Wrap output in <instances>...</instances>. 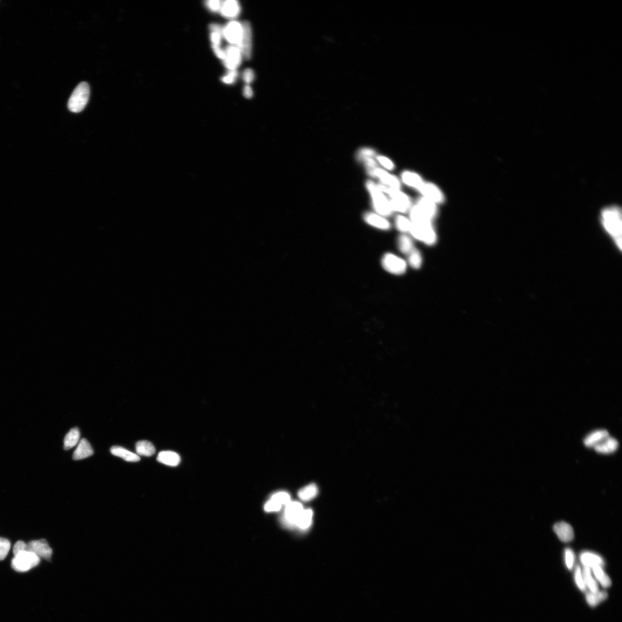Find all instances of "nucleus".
<instances>
[{
	"label": "nucleus",
	"instance_id": "obj_47",
	"mask_svg": "<svg viewBox=\"0 0 622 622\" xmlns=\"http://www.w3.org/2000/svg\"><path fill=\"white\" fill-rule=\"evenodd\" d=\"M212 48H213L214 53L217 57L222 59V60L225 58V53L224 50H222L219 46L213 45V44H212Z\"/></svg>",
	"mask_w": 622,
	"mask_h": 622
},
{
	"label": "nucleus",
	"instance_id": "obj_44",
	"mask_svg": "<svg viewBox=\"0 0 622 622\" xmlns=\"http://www.w3.org/2000/svg\"><path fill=\"white\" fill-rule=\"evenodd\" d=\"M254 73L253 72V70L251 69H245L243 73V79L245 83H250L254 80Z\"/></svg>",
	"mask_w": 622,
	"mask_h": 622
},
{
	"label": "nucleus",
	"instance_id": "obj_42",
	"mask_svg": "<svg viewBox=\"0 0 622 622\" xmlns=\"http://www.w3.org/2000/svg\"><path fill=\"white\" fill-rule=\"evenodd\" d=\"M223 2V1H220V0H210V1L206 2L207 8L213 12L220 10Z\"/></svg>",
	"mask_w": 622,
	"mask_h": 622
},
{
	"label": "nucleus",
	"instance_id": "obj_49",
	"mask_svg": "<svg viewBox=\"0 0 622 622\" xmlns=\"http://www.w3.org/2000/svg\"><path fill=\"white\" fill-rule=\"evenodd\" d=\"M243 95L245 98L249 99L251 98L253 96V91L252 89L249 85H246L244 88Z\"/></svg>",
	"mask_w": 622,
	"mask_h": 622
},
{
	"label": "nucleus",
	"instance_id": "obj_50",
	"mask_svg": "<svg viewBox=\"0 0 622 622\" xmlns=\"http://www.w3.org/2000/svg\"><path fill=\"white\" fill-rule=\"evenodd\" d=\"M221 80L223 83L226 84H232L234 81V80H235V78L230 76L228 74V75L222 77Z\"/></svg>",
	"mask_w": 622,
	"mask_h": 622
},
{
	"label": "nucleus",
	"instance_id": "obj_40",
	"mask_svg": "<svg viewBox=\"0 0 622 622\" xmlns=\"http://www.w3.org/2000/svg\"><path fill=\"white\" fill-rule=\"evenodd\" d=\"M565 560L566 565L569 570H572L575 564V556L572 550L569 548L565 550Z\"/></svg>",
	"mask_w": 622,
	"mask_h": 622
},
{
	"label": "nucleus",
	"instance_id": "obj_7",
	"mask_svg": "<svg viewBox=\"0 0 622 622\" xmlns=\"http://www.w3.org/2000/svg\"><path fill=\"white\" fill-rule=\"evenodd\" d=\"M382 263L384 269L395 275L403 274L407 269V263L405 260L390 253L384 255Z\"/></svg>",
	"mask_w": 622,
	"mask_h": 622
},
{
	"label": "nucleus",
	"instance_id": "obj_23",
	"mask_svg": "<svg viewBox=\"0 0 622 622\" xmlns=\"http://www.w3.org/2000/svg\"><path fill=\"white\" fill-rule=\"evenodd\" d=\"M110 451L113 455L120 457L129 462H137L140 460V456L137 454L130 452L121 446H114L111 448Z\"/></svg>",
	"mask_w": 622,
	"mask_h": 622
},
{
	"label": "nucleus",
	"instance_id": "obj_33",
	"mask_svg": "<svg viewBox=\"0 0 622 622\" xmlns=\"http://www.w3.org/2000/svg\"><path fill=\"white\" fill-rule=\"evenodd\" d=\"M398 247L400 251L404 254H409L414 248H413V243L409 236L407 235H401L398 239Z\"/></svg>",
	"mask_w": 622,
	"mask_h": 622
},
{
	"label": "nucleus",
	"instance_id": "obj_39",
	"mask_svg": "<svg viewBox=\"0 0 622 622\" xmlns=\"http://www.w3.org/2000/svg\"><path fill=\"white\" fill-rule=\"evenodd\" d=\"M282 507V505L279 504L277 501H275L273 499L270 498L266 504L264 505V509L267 512H278L280 511Z\"/></svg>",
	"mask_w": 622,
	"mask_h": 622
},
{
	"label": "nucleus",
	"instance_id": "obj_12",
	"mask_svg": "<svg viewBox=\"0 0 622 622\" xmlns=\"http://www.w3.org/2000/svg\"><path fill=\"white\" fill-rule=\"evenodd\" d=\"M303 505L298 502L290 501L286 505L284 521L286 525L290 527H296L298 519L303 511Z\"/></svg>",
	"mask_w": 622,
	"mask_h": 622
},
{
	"label": "nucleus",
	"instance_id": "obj_30",
	"mask_svg": "<svg viewBox=\"0 0 622 622\" xmlns=\"http://www.w3.org/2000/svg\"><path fill=\"white\" fill-rule=\"evenodd\" d=\"M608 597V594L606 591H598L597 592H591L587 595V601L588 604L592 607H595L599 604Z\"/></svg>",
	"mask_w": 622,
	"mask_h": 622
},
{
	"label": "nucleus",
	"instance_id": "obj_2",
	"mask_svg": "<svg viewBox=\"0 0 622 622\" xmlns=\"http://www.w3.org/2000/svg\"><path fill=\"white\" fill-rule=\"evenodd\" d=\"M367 189L370 193L372 200V203L375 210L378 212L379 214L384 216H389L393 213L392 208H391L390 201L387 199V197L384 195L383 193L379 189L378 185L372 181H368L366 184Z\"/></svg>",
	"mask_w": 622,
	"mask_h": 622
},
{
	"label": "nucleus",
	"instance_id": "obj_31",
	"mask_svg": "<svg viewBox=\"0 0 622 622\" xmlns=\"http://www.w3.org/2000/svg\"><path fill=\"white\" fill-rule=\"evenodd\" d=\"M583 575L585 584L589 588L591 592H597L599 591L598 585L593 578L592 575L591 570L589 568L584 567L583 569Z\"/></svg>",
	"mask_w": 622,
	"mask_h": 622
},
{
	"label": "nucleus",
	"instance_id": "obj_36",
	"mask_svg": "<svg viewBox=\"0 0 622 622\" xmlns=\"http://www.w3.org/2000/svg\"><path fill=\"white\" fill-rule=\"evenodd\" d=\"M10 548V543L8 539L0 537V561L6 557Z\"/></svg>",
	"mask_w": 622,
	"mask_h": 622
},
{
	"label": "nucleus",
	"instance_id": "obj_4",
	"mask_svg": "<svg viewBox=\"0 0 622 622\" xmlns=\"http://www.w3.org/2000/svg\"><path fill=\"white\" fill-rule=\"evenodd\" d=\"M90 95V88L86 82H82L74 89L69 99V110L74 113H80L86 106Z\"/></svg>",
	"mask_w": 622,
	"mask_h": 622
},
{
	"label": "nucleus",
	"instance_id": "obj_10",
	"mask_svg": "<svg viewBox=\"0 0 622 622\" xmlns=\"http://www.w3.org/2000/svg\"><path fill=\"white\" fill-rule=\"evenodd\" d=\"M25 550L31 551L39 558H42L48 561L50 560L52 554H53V550L45 539L29 542L26 545Z\"/></svg>",
	"mask_w": 622,
	"mask_h": 622
},
{
	"label": "nucleus",
	"instance_id": "obj_16",
	"mask_svg": "<svg viewBox=\"0 0 622 622\" xmlns=\"http://www.w3.org/2000/svg\"><path fill=\"white\" fill-rule=\"evenodd\" d=\"M580 560L584 567L593 568L596 567H603L605 565L604 560L599 555L590 551H585L581 554Z\"/></svg>",
	"mask_w": 622,
	"mask_h": 622
},
{
	"label": "nucleus",
	"instance_id": "obj_6",
	"mask_svg": "<svg viewBox=\"0 0 622 622\" xmlns=\"http://www.w3.org/2000/svg\"><path fill=\"white\" fill-rule=\"evenodd\" d=\"M40 558L36 554L24 550L14 556L11 562L12 568L18 572H25L38 565Z\"/></svg>",
	"mask_w": 622,
	"mask_h": 622
},
{
	"label": "nucleus",
	"instance_id": "obj_13",
	"mask_svg": "<svg viewBox=\"0 0 622 622\" xmlns=\"http://www.w3.org/2000/svg\"><path fill=\"white\" fill-rule=\"evenodd\" d=\"M224 51L225 57L222 60L223 64L229 70H236L241 62L242 55L239 48L231 45L227 46Z\"/></svg>",
	"mask_w": 622,
	"mask_h": 622
},
{
	"label": "nucleus",
	"instance_id": "obj_8",
	"mask_svg": "<svg viewBox=\"0 0 622 622\" xmlns=\"http://www.w3.org/2000/svg\"><path fill=\"white\" fill-rule=\"evenodd\" d=\"M243 36V28L241 24L237 21H231L223 28V37L232 45L239 47Z\"/></svg>",
	"mask_w": 622,
	"mask_h": 622
},
{
	"label": "nucleus",
	"instance_id": "obj_21",
	"mask_svg": "<svg viewBox=\"0 0 622 622\" xmlns=\"http://www.w3.org/2000/svg\"><path fill=\"white\" fill-rule=\"evenodd\" d=\"M416 206L421 209L428 217L431 220L436 217L437 214V208L436 204L432 202L431 201L428 200L424 197L420 198L417 202Z\"/></svg>",
	"mask_w": 622,
	"mask_h": 622
},
{
	"label": "nucleus",
	"instance_id": "obj_1",
	"mask_svg": "<svg viewBox=\"0 0 622 622\" xmlns=\"http://www.w3.org/2000/svg\"><path fill=\"white\" fill-rule=\"evenodd\" d=\"M601 221L606 231L620 249L622 248V212L616 206L605 207L601 211Z\"/></svg>",
	"mask_w": 622,
	"mask_h": 622
},
{
	"label": "nucleus",
	"instance_id": "obj_35",
	"mask_svg": "<svg viewBox=\"0 0 622 622\" xmlns=\"http://www.w3.org/2000/svg\"><path fill=\"white\" fill-rule=\"evenodd\" d=\"M396 226L400 231L402 232H410L412 222L407 217L402 215H398L396 219Z\"/></svg>",
	"mask_w": 622,
	"mask_h": 622
},
{
	"label": "nucleus",
	"instance_id": "obj_22",
	"mask_svg": "<svg viewBox=\"0 0 622 622\" xmlns=\"http://www.w3.org/2000/svg\"><path fill=\"white\" fill-rule=\"evenodd\" d=\"M157 460L159 462L169 465V466H177L181 462V457L176 452L167 450L159 453Z\"/></svg>",
	"mask_w": 622,
	"mask_h": 622
},
{
	"label": "nucleus",
	"instance_id": "obj_28",
	"mask_svg": "<svg viewBox=\"0 0 622 622\" xmlns=\"http://www.w3.org/2000/svg\"><path fill=\"white\" fill-rule=\"evenodd\" d=\"M313 512L311 509H304L299 518L298 519L296 527L301 530H307L311 526L312 521Z\"/></svg>",
	"mask_w": 622,
	"mask_h": 622
},
{
	"label": "nucleus",
	"instance_id": "obj_15",
	"mask_svg": "<svg viewBox=\"0 0 622 622\" xmlns=\"http://www.w3.org/2000/svg\"><path fill=\"white\" fill-rule=\"evenodd\" d=\"M554 531L562 542H570L574 538L575 534L573 528L571 525L564 521L555 524Z\"/></svg>",
	"mask_w": 622,
	"mask_h": 622
},
{
	"label": "nucleus",
	"instance_id": "obj_9",
	"mask_svg": "<svg viewBox=\"0 0 622 622\" xmlns=\"http://www.w3.org/2000/svg\"><path fill=\"white\" fill-rule=\"evenodd\" d=\"M243 28V36L239 47L242 56L248 60L251 57L252 53V29L250 23L248 21L242 22Z\"/></svg>",
	"mask_w": 622,
	"mask_h": 622
},
{
	"label": "nucleus",
	"instance_id": "obj_34",
	"mask_svg": "<svg viewBox=\"0 0 622 622\" xmlns=\"http://www.w3.org/2000/svg\"><path fill=\"white\" fill-rule=\"evenodd\" d=\"M409 263L414 269H419L422 265V257L416 249H413L409 254Z\"/></svg>",
	"mask_w": 622,
	"mask_h": 622
},
{
	"label": "nucleus",
	"instance_id": "obj_48",
	"mask_svg": "<svg viewBox=\"0 0 622 622\" xmlns=\"http://www.w3.org/2000/svg\"><path fill=\"white\" fill-rule=\"evenodd\" d=\"M209 29L211 32L218 33L223 37V28L221 26L218 24H210Z\"/></svg>",
	"mask_w": 622,
	"mask_h": 622
},
{
	"label": "nucleus",
	"instance_id": "obj_26",
	"mask_svg": "<svg viewBox=\"0 0 622 622\" xmlns=\"http://www.w3.org/2000/svg\"><path fill=\"white\" fill-rule=\"evenodd\" d=\"M136 452L138 455L150 457L154 455L156 449L152 443L148 441H140L136 445Z\"/></svg>",
	"mask_w": 622,
	"mask_h": 622
},
{
	"label": "nucleus",
	"instance_id": "obj_20",
	"mask_svg": "<svg viewBox=\"0 0 622 622\" xmlns=\"http://www.w3.org/2000/svg\"><path fill=\"white\" fill-rule=\"evenodd\" d=\"M364 219L369 224L379 229L388 230L391 224L386 219L381 215L373 213H367L364 215Z\"/></svg>",
	"mask_w": 622,
	"mask_h": 622
},
{
	"label": "nucleus",
	"instance_id": "obj_37",
	"mask_svg": "<svg viewBox=\"0 0 622 622\" xmlns=\"http://www.w3.org/2000/svg\"><path fill=\"white\" fill-rule=\"evenodd\" d=\"M271 498L277 501L282 506H286V505H288L290 501H291V500H290V495L288 493L284 492V491H281V492H278L273 494L272 495Z\"/></svg>",
	"mask_w": 622,
	"mask_h": 622
},
{
	"label": "nucleus",
	"instance_id": "obj_38",
	"mask_svg": "<svg viewBox=\"0 0 622 622\" xmlns=\"http://www.w3.org/2000/svg\"><path fill=\"white\" fill-rule=\"evenodd\" d=\"M576 583L577 586L579 587L580 590L584 591L586 590V584H585L583 572L580 566H577L575 573Z\"/></svg>",
	"mask_w": 622,
	"mask_h": 622
},
{
	"label": "nucleus",
	"instance_id": "obj_24",
	"mask_svg": "<svg viewBox=\"0 0 622 622\" xmlns=\"http://www.w3.org/2000/svg\"><path fill=\"white\" fill-rule=\"evenodd\" d=\"M609 436V432L606 430H596L585 438L584 444L587 447H594Z\"/></svg>",
	"mask_w": 622,
	"mask_h": 622
},
{
	"label": "nucleus",
	"instance_id": "obj_29",
	"mask_svg": "<svg viewBox=\"0 0 622 622\" xmlns=\"http://www.w3.org/2000/svg\"><path fill=\"white\" fill-rule=\"evenodd\" d=\"M318 494V489L317 486L315 484H311L310 485L303 488L299 491V497L301 500L303 501H309L314 499Z\"/></svg>",
	"mask_w": 622,
	"mask_h": 622
},
{
	"label": "nucleus",
	"instance_id": "obj_11",
	"mask_svg": "<svg viewBox=\"0 0 622 622\" xmlns=\"http://www.w3.org/2000/svg\"><path fill=\"white\" fill-rule=\"evenodd\" d=\"M367 171L370 176L379 178L381 181L382 185L391 189H400L401 183L399 180L396 177L386 172V171L378 167Z\"/></svg>",
	"mask_w": 622,
	"mask_h": 622
},
{
	"label": "nucleus",
	"instance_id": "obj_45",
	"mask_svg": "<svg viewBox=\"0 0 622 622\" xmlns=\"http://www.w3.org/2000/svg\"><path fill=\"white\" fill-rule=\"evenodd\" d=\"M26 545H27V544L23 541L17 542L13 547L14 556H16V555L21 552V551L25 550Z\"/></svg>",
	"mask_w": 622,
	"mask_h": 622
},
{
	"label": "nucleus",
	"instance_id": "obj_25",
	"mask_svg": "<svg viewBox=\"0 0 622 622\" xmlns=\"http://www.w3.org/2000/svg\"><path fill=\"white\" fill-rule=\"evenodd\" d=\"M402 180L406 185L418 191L424 183L419 175L411 171H405L402 175Z\"/></svg>",
	"mask_w": 622,
	"mask_h": 622
},
{
	"label": "nucleus",
	"instance_id": "obj_5",
	"mask_svg": "<svg viewBox=\"0 0 622 622\" xmlns=\"http://www.w3.org/2000/svg\"><path fill=\"white\" fill-rule=\"evenodd\" d=\"M410 232L416 239L427 245H433L437 240L431 222H412Z\"/></svg>",
	"mask_w": 622,
	"mask_h": 622
},
{
	"label": "nucleus",
	"instance_id": "obj_41",
	"mask_svg": "<svg viewBox=\"0 0 622 622\" xmlns=\"http://www.w3.org/2000/svg\"><path fill=\"white\" fill-rule=\"evenodd\" d=\"M375 155V152L370 148H364L361 150L357 155V158L361 161L369 158H373Z\"/></svg>",
	"mask_w": 622,
	"mask_h": 622
},
{
	"label": "nucleus",
	"instance_id": "obj_3",
	"mask_svg": "<svg viewBox=\"0 0 622 622\" xmlns=\"http://www.w3.org/2000/svg\"><path fill=\"white\" fill-rule=\"evenodd\" d=\"M382 192H385L390 197V203L393 211L406 213L411 210L412 202L406 194L400 190L391 189L382 184L378 185Z\"/></svg>",
	"mask_w": 622,
	"mask_h": 622
},
{
	"label": "nucleus",
	"instance_id": "obj_17",
	"mask_svg": "<svg viewBox=\"0 0 622 622\" xmlns=\"http://www.w3.org/2000/svg\"><path fill=\"white\" fill-rule=\"evenodd\" d=\"M93 454H94V450L91 444L86 439L83 438L73 453V459L75 460L84 459L92 456Z\"/></svg>",
	"mask_w": 622,
	"mask_h": 622
},
{
	"label": "nucleus",
	"instance_id": "obj_46",
	"mask_svg": "<svg viewBox=\"0 0 622 622\" xmlns=\"http://www.w3.org/2000/svg\"><path fill=\"white\" fill-rule=\"evenodd\" d=\"M222 38V35L219 34V33L217 32H211L210 39L212 43H213L212 44H213V45L219 46L221 44Z\"/></svg>",
	"mask_w": 622,
	"mask_h": 622
},
{
	"label": "nucleus",
	"instance_id": "obj_18",
	"mask_svg": "<svg viewBox=\"0 0 622 622\" xmlns=\"http://www.w3.org/2000/svg\"><path fill=\"white\" fill-rule=\"evenodd\" d=\"M240 7L239 2L236 0H227L223 1L220 12L223 16L227 18H234L239 15Z\"/></svg>",
	"mask_w": 622,
	"mask_h": 622
},
{
	"label": "nucleus",
	"instance_id": "obj_14",
	"mask_svg": "<svg viewBox=\"0 0 622 622\" xmlns=\"http://www.w3.org/2000/svg\"><path fill=\"white\" fill-rule=\"evenodd\" d=\"M419 191L422 194L424 198L431 201L435 204L444 203L445 200L444 195L441 190L433 184L424 182L421 188L419 189Z\"/></svg>",
	"mask_w": 622,
	"mask_h": 622
},
{
	"label": "nucleus",
	"instance_id": "obj_27",
	"mask_svg": "<svg viewBox=\"0 0 622 622\" xmlns=\"http://www.w3.org/2000/svg\"><path fill=\"white\" fill-rule=\"evenodd\" d=\"M80 434L79 429L77 427L73 428L65 435L64 441V448L65 450H69L71 449L74 446H76L79 442Z\"/></svg>",
	"mask_w": 622,
	"mask_h": 622
},
{
	"label": "nucleus",
	"instance_id": "obj_19",
	"mask_svg": "<svg viewBox=\"0 0 622 622\" xmlns=\"http://www.w3.org/2000/svg\"><path fill=\"white\" fill-rule=\"evenodd\" d=\"M618 445L619 443L616 439L609 436L594 448L599 453L610 454L616 452Z\"/></svg>",
	"mask_w": 622,
	"mask_h": 622
},
{
	"label": "nucleus",
	"instance_id": "obj_32",
	"mask_svg": "<svg viewBox=\"0 0 622 622\" xmlns=\"http://www.w3.org/2000/svg\"><path fill=\"white\" fill-rule=\"evenodd\" d=\"M596 578L599 581L603 587L608 588L612 585V581L609 576L603 571V567H596L592 569Z\"/></svg>",
	"mask_w": 622,
	"mask_h": 622
},
{
	"label": "nucleus",
	"instance_id": "obj_43",
	"mask_svg": "<svg viewBox=\"0 0 622 622\" xmlns=\"http://www.w3.org/2000/svg\"><path fill=\"white\" fill-rule=\"evenodd\" d=\"M377 159L381 165L386 168V169L393 170L394 169V163L389 158L385 157V156H378Z\"/></svg>",
	"mask_w": 622,
	"mask_h": 622
}]
</instances>
